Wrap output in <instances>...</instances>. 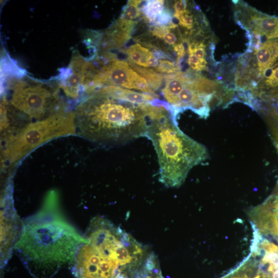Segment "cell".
Wrapping results in <instances>:
<instances>
[{
    "mask_svg": "<svg viewBox=\"0 0 278 278\" xmlns=\"http://www.w3.org/2000/svg\"><path fill=\"white\" fill-rule=\"evenodd\" d=\"M264 85L267 87L274 88L278 85V67L271 70L270 76L266 78Z\"/></svg>",
    "mask_w": 278,
    "mask_h": 278,
    "instance_id": "18",
    "label": "cell"
},
{
    "mask_svg": "<svg viewBox=\"0 0 278 278\" xmlns=\"http://www.w3.org/2000/svg\"><path fill=\"white\" fill-rule=\"evenodd\" d=\"M142 1H128L123 8L118 23L127 26L134 27V20L139 18L142 13L139 5Z\"/></svg>",
    "mask_w": 278,
    "mask_h": 278,
    "instance_id": "10",
    "label": "cell"
},
{
    "mask_svg": "<svg viewBox=\"0 0 278 278\" xmlns=\"http://www.w3.org/2000/svg\"><path fill=\"white\" fill-rule=\"evenodd\" d=\"M147 119L146 136L157 154L159 181L168 187H178L189 170L208 158L206 147L184 134L178 127L176 117L166 105H144Z\"/></svg>",
    "mask_w": 278,
    "mask_h": 278,
    "instance_id": "1",
    "label": "cell"
},
{
    "mask_svg": "<svg viewBox=\"0 0 278 278\" xmlns=\"http://www.w3.org/2000/svg\"><path fill=\"white\" fill-rule=\"evenodd\" d=\"M129 64L146 80L150 88L154 92L158 90L165 80L166 74L159 73L152 69L143 68L131 62H129Z\"/></svg>",
    "mask_w": 278,
    "mask_h": 278,
    "instance_id": "11",
    "label": "cell"
},
{
    "mask_svg": "<svg viewBox=\"0 0 278 278\" xmlns=\"http://www.w3.org/2000/svg\"><path fill=\"white\" fill-rule=\"evenodd\" d=\"M74 112L77 130L93 142L125 143L146 136L147 119L139 105L94 93Z\"/></svg>",
    "mask_w": 278,
    "mask_h": 278,
    "instance_id": "2",
    "label": "cell"
},
{
    "mask_svg": "<svg viewBox=\"0 0 278 278\" xmlns=\"http://www.w3.org/2000/svg\"><path fill=\"white\" fill-rule=\"evenodd\" d=\"M96 93L137 105L150 103L154 99L159 98L156 94L138 93L114 85L102 86L94 93Z\"/></svg>",
    "mask_w": 278,
    "mask_h": 278,
    "instance_id": "9",
    "label": "cell"
},
{
    "mask_svg": "<svg viewBox=\"0 0 278 278\" xmlns=\"http://www.w3.org/2000/svg\"><path fill=\"white\" fill-rule=\"evenodd\" d=\"M274 135L276 146L278 149V128L276 130H274Z\"/></svg>",
    "mask_w": 278,
    "mask_h": 278,
    "instance_id": "25",
    "label": "cell"
},
{
    "mask_svg": "<svg viewBox=\"0 0 278 278\" xmlns=\"http://www.w3.org/2000/svg\"><path fill=\"white\" fill-rule=\"evenodd\" d=\"M187 63L192 69L196 71L205 70L207 64L205 59L200 60L193 54H189Z\"/></svg>",
    "mask_w": 278,
    "mask_h": 278,
    "instance_id": "16",
    "label": "cell"
},
{
    "mask_svg": "<svg viewBox=\"0 0 278 278\" xmlns=\"http://www.w3.org/2000/svg\"><path fill=\"white\" fill-rule=\"evenodd\" d=\"M176 19L178 20L179 24L180 26L187 29H191L194 27L195 20L193 15L188 10H186Z\"/></svg>",
    "mask_w": 278,
    "mask_h": 278,
    "instance_id": "15",
    "label": "cell"
},
{
    "mask_svg": "<svg viewBox=\"0 0 278 278\" xmlns=\"http://www.w3.org/2000/svg\"><path fill=\"white\" fill-rule=\"evenodd\" d=\"M249 17L242 27L269 40L278 38V18L267 15L249 7Z\"/></svg>",
    "mask_w": 278,
    "mask_h": 278,
    "instance_id": "7",
    "label": "cell"
},
{
    "mask_svg": "<svg viewBox=\"0 0 278 278\" xmlns=\"http://www.w3.org/2000/svg\"><path fill=\"white\" fill-rule=\"evenodd\" d=\"M173 50L177 56L176 63L178 65L180 66L181 60L186 53L184 44L183 43H178L173 46Z\"/></svg>",
    "mask_w": 278,
    "mask_h": 278,
    "instance_id": "19",
    "label": "cell"
},
{
    "mask_svg": "<svg viewBox=\"0 0 278 278\" xmlns=\"http://www.w3.org/2000/svg\"><path fill=\"white\" fill-rule=\"evenodd\" d=\"M95 64L98 66V71L87 88L86 94L89 95L107 85L136 89L144 93L155 94L146 80L135 72L125 61L114 57L101 64Z\"/></svg>",
    "mask_w": 278,
    "mask_h": 278,
    "instance_id": "5",
    "label": "cell"
},
{
    "mask_svg": "<svg viewBox=\"0 0 278 278\" xmlns=\"http://www.w3.org/2000/svg\"><path fill=\"white\" fill-rule=\"evenodd\" d=\"M173 7L175 9L173 17L176 18L186 10L187 2L183 0L176 1Z\"/></svg>",
    "mask_w": 278,
    "mask_h": 278,
    "instance_id": "20",
    "label": "cell"
},
{
    "mask_svg": "<svg viewBox=\"0 0 278 278\" xmlns=\"http://www.w3.org/2000/svg\"><path fill=\"white\" fill-rule=\"evenodd\" d=\"M7 85L10 90V102L5 98L7 111L31 121L47 118L63 105L58 84L24 77L10 78Z\"/></svg>",
    "mask_w": 278,
    "mask_h": 278,
    "instance_id": "4",
    "label": "cell"
},
{
    "mask_svg": "<svg viewBox=\"0 0 278 278\" xmlns=\"http://www.w3.org/2000/svg\"><path fill=\"white\" fill-rule=\"evenodd\" d=\"M164 1L162 0L145 1L140 8L145 19L152 23L164 10Z\"/></svg>",
    "mask_w": 278,
    "mask_h": 278,
    "instance_id": "13",
    "label": "cell"
},
{
    "mask_svg": "<svg viewBox=\"0 0 278 278\" xmlns=\"http://www.w3.org/2000/svg\"><path fill=\"white\" fill-rule=\"evenodd\" d=\"M172 19L171 12L169 9L165 8L158 16L153 24L156 26H167L170 23Z\"/></svg>",
    "mask_w": 278,
    "mask_h": 278,
    "instance_id": "17",
    "label": "cell"
},
{
    "mask_svg": "<svg viewBox=\"0 0 278 278\" xmlns=\"http://www.w3.org/2000/svg\"><path fill=\"white\" fill-rule=\"evenodd\" d=\"M251 278H270L269 276L266 274L262 270V268L259 267V268L256 271V272L254 274V275Z\"/></svg>",
    "mask_w": 278,
    "mask_h": 278,
    "instance_id": "23",
    "label": "cell"
},
{
    "mask_svg": "<svg viewBox=\"0 0 278 278\" xmlns=\"http://www.w3.org/2000/svg\"><path fill=\"white\" fill-rule=\"evenodd\" d=\"M121 51L127 55L129 62L148 67L147 61L150 50L147 48L142 46L138 43H136L127 48L122 49Z\"/></svg>",
    "mask_w": 278,
    "mask_h": 278,
    "instance_id": "12",
    "label": "cell"
},
{
    "mask_svg": "<svg viewBox=\"0 0 278 278\" xmlns=\"http://www.w3.org/2000/svg\"><path fill=\"white\" fill-rule=\"evenodd\" d=\"M272 210L263 203L250 212L253 226L258 233L278 236V208Z\"/></svg>",
    "mask_w": 278,
    "mask_h": 278,
    "instance_id": "8",
    "label": "cell"
},
{
    "mask_svg": "<svg viewBox=\"0 0 278 278\" xmlns=\"http://www.w3.org/2000/svg\"><path fill=\"white\" fill-rule=\"evenodd\" d=\"M147 62L148 67H152L153 70H154L159 64V59L151 51L149 52Z\"/></svg>",
    "mask_w": 278,
    "mask_h": 278,
    "instance_id": "22",
    "label": "cell"
},
{
    "mask_svg": "<svg viewBox=\"0 0 278 278\" xmlns=\"http://www.w3.org/2000/svg\"><path fill=\"white\" fill-rule=\"evenodd\" d=\"M90 63L77 53L73 56L69 65L60 74L57 83L67 97L77 99L82 92H85Z\"/></svg>",
    "mask_w": 278,
    "mask_h": 278,
    "instance_id": "6",
    "label": "cell"
},
{
    "mask_svg": "<svg viewBox=\"0 0 278 278\" xmlns=\"http://www.w3.org/2000/svg\"><path fill=\"white\" fill-rule=\"evenodd\" d=\"M171 29L169 27V29L164 34L162 39L164 40L165 42L167 44L173 45L174 46L175 45L177 44L176 43L178 39L176 37V34L173 32L171 31Z\"/></svg>",
    "mask_w": 278,
    "mask_h": 278,
    "instance_id": "21",
    "label": "cell"
},
{
    "mask_svg": "<svg viewBox=\"0 0 278 278\" xmlns=\"http://www.w3.org/2000/svg\"><path fill=\"white\" fill-rule=\"evenodd\" d=\"M181 66L176 62H171L167 59L159 60L158 67L154 70L161 73L174 74L179 72Z\"/></svg>",
    "mask_w": 278,
    "mask_h": 278,
    "instance_id": "14",
    "label": "cell"
},
{
    "mask_svg": "<svg viewBox=\"0 0 278 278\" xmlns=\"http://www.w3.org/2000/svg\"><path fill=\"white\" fill-rule=\"evenodd\" d=\"M76 131L75 112L63 104L47 118L28 123L6 135L3 156L8 163H16L44 143Z\"/></svg>",
    "mask_w": 278,
    "mask_h": 278,
    "instance_id": "3",
    "label": "cell"
},
{
    "mask_svg": "<svg viewBox=\"0 0 278 278\" xmlns=\"http://www.w3.org/2000/svg\"><path fill=\"white\" fill-rule=\"evenodd\" d=\"M266 202L271 208L273 209L278 208V194L277 196L274 199H271Z\"/></svg>",
    "mask_w": 278,
    "mask_h": 278,
    "instance_id": "24",
    "label": "cell"
}]
</instances>
